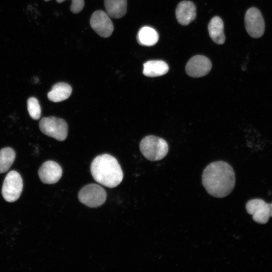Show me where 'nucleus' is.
<instances>
[{
  "instance_id": "14",
  "label": "nucleus",
  "mask_w": 272,
  "mask_h": 272,
  "mask_svg": "<svg viewBox=\"0 0 272 272\" xmlns=\"http://www.w3.org/2000/svg\"><path fill=\"white\" fill-rule=\"evenodd\" d=\"M143 74L148 77H156L166 74L169 71V66L161 60H149L143 64Z\"/></svg>"
},
{
  "instance_id": "1",
  "label": "nucleus",
  "mask_w": 272,
  "mask_h": 272,
  "mask_svg": "<svg viewBox=\"0 0 272 272\" xmlns=\"http://www.w3.org/2000/svg\"><path fill=\"white\" fill-rule=\"evenodd\" d=\"M202 184L212 196L223 198L228 195L235 185V175L228 163L218 161L211 163L204 169Z\"/></svg>"
},
{
  "instance_id": "21",
  "label": "nucleus",
  "mask_w": 272,
  "mask_h": 272,
  "mask_svg": "<svg viewBox=\"0 0 272 272\" xmlns=\"http://www.w3.org/2000/svg\"><path fill=\"white\" fill-rule=\"evenodd\" d=\"M65 0H56V2H57L58 3H62Z\"/></svg>"
},
{
  "instance_id": "5",
  "label": "nucleus",
  "mask_w": 272,
  "mask_h": 272,
  "mask_svg": "<svg viewBox=\"0 0 272 272\" xmlns=\"http://www.w3.org/2000/svg\"><path fill=\"white\" fill-rule=\"evenodd\" d=\"M105 190L98 184H89L84 186L78 193L79 201L90 208H97L106 201Z\"/></svg>"
},
{
  "instance_id": "12",
  "label": "nucleus",
  "mask_w": 272,
  "mask_h": 272,
  "mask_svg": "<svg viewBox=\"0 0 272 272\" xmlns=\"http://www.w3.org/2000/svg\"><path fill=\"white\" fill-rule=\"evenodd\" d=\"M175 15L179 24L183 26L188 25L196 18V7L192 2L182 1L178 4L176 7Z\"/></svg>"
},
{
  "instance_id": "10",
  "label": "nucleus",
  "mask_w": 272,
  "mask_h": 272,
  "mask_svg": "<svg viewBox=\"0 0 272 272\" xmlns=\"http://www.w3.org/2000/svg\"><path fill=\"white\" fill-rule=\"evenodd\" d=\"M212 66L211 61L207 57L197 55L192 57L185 66L186 74L193 78L201 77L207 75Z\"/></svg>"
},
{
  "instance_id": "13",
  "label": "nucleus",
  "mask_w": 272,
  "mask_h": 272,
  "mask_svg": "<svg viewBox=\"0 0 272 272\" xmlns=\"http://www.w3.org/2000/svg\"><path fill=\"white\" fill-rule=\"evenodd\" d=\"M209 35L212 40L218 44H223L225 41L224 23L219 16L213 17L208 25Z\"/></svg>"
},
{
  "instance_id": "3",
  "label": "nucleus",
  "mask_w": 272,
  "mask_h": 272,
  "mask_svg": "<svg viewBox=\"0 0 272 272\" xmlns=\"http://www.w3.org/2000/svg\"><path fill=\"white\" fill-rule=\"evenodd\" d=\"M140 149L147 159L156 161L163 159L167 155L169 146L163 139L150 135L142 139L140 144Z\"/></svg>"
},
{
  "instance_id": "15",
  "label": "nucleus",
  "mask_w": 272,
  "mask_h": 272,
  "mask_svg": "<svg viewBox=\"0 0 272 272\" xmlns=\"http://www.w3.org/2000/svg\"><path fill=\"white\" fill-rule=\"evenodd\" d=\"M72 92L71 86L67 83L59 82L54 84L47 94L48 99L53 102H59L67 99Z\"/></svg>"
},
{
  "instance_id": "22",
  "label": "nucleus",
  "mask_w": 272,
  "mask_h": 272,
  "mask_svg": "<svg viewBox=\"0 0 272 272\" xmlns=\"http://www.w3.org/2000/svg\"><path fill=\"white\" fill-rule=\"evenodd\" d=\"M270 205L271 217H272V202L270 203Z\"/></svg>"
},
{
  "instance_id": "7",
  "label": "nucleus",
  "mask_w": 272,
  "mask_h": 272,
  "mask_svg": "<svg viewBox=\"0 0 272 272\" xmlns=\"http://www.w3.org/2000/svg\"><path fill=\"white\" fill-rule=\"evenodd\" d=\"M245 27L248 34L253 38H258L263 35L265 23L258 9L251 7L247 11L245 15Z\"/></svg>"
},
{
  "instance_id": "6",
  "label": "nucleus",
  "mask_w": 272,
  "mask_h": 272,
  "mask_svg": "<svg viewBox=\"0 0 272 272\" xmlns=\"http://www.w3.org/2000/svg\"><path fill=\"white\" fill-rule=\"evenodd\" d=\"M23 187V182L20 174L13 170L6 176L2 189L4 199L9 202L16 201L20 197Z\"/></svg>"
},
{
  "instance_id": "23",
  "label": "nucleus",
  "mask_w": 272,
  "mask_h": 272,
  "mask_svg": "<svg viewBox=\"0 0 272 272\" xmlns=\"http://www.w3.org/2000/svg\"><path fill=\"white\" fill-rule=\"evenodd\" d=\"M44 1H46V2H47V1H49L50 0H44Z\"/></svg>"
},
{
  "instance_id": "4",
  "label": "nucleus",
  "mask_w": 272,
  "mask_h": 272,
  "mask_svg": "<svg viewBox=\"0 0 272 272\" xmlns=\"http://www.w3.org/2000/svg\"><path fill=\"white\" fill-rule=\"evenodd\" d=\"M39 127L43 133L59 141L65 140L67 136V124L60 118L54 116L43 117L39 122Z\"/></svg>"
},
{
  "instance_id": "20",
  "label": "nucleus",
  "mask_w": 272,
  "mask_h": 272,
  "mask_svg": "<svg viewBox=\"0 0 272 272\" xmlns=\"http://www.w3.org/2000/svg\"><path fill=\"white\" fill-rule=\"evenodd\" d=\"M70 10L74 14L80 12L83 9L85 5L84 0H72Z\"/></svg>"
},
{
  "instance_id": "11",
  "label": "nucleus",
  "mask_w": 272,
  "mask_h": 272,
  "mask_svg": "<svg viewBox=\"0 0 272 272\" xmlns=\"http://www.w3.org/2000/svg\"><path fill=\"white\" fill-rule=\"evenodd\" d=\"M62 174L60 166L53 161H47L43 163L38 170L40 180L45 184H52L57 182Z\"/></svg>"
},
{
  "instance_id": "2",
  "label": "nucleus",
  "mask_w": 272,
  "mask_h": 272,
  "mask_svg": "<svg viewBox=\"0 0 272 272\" xmlns=\"http://www.w3.org/2000/svg\"><path fill=\"white\" fill-rule=\"evenodd\" d=\"M90 170L97 182L109 188L118 186L123 177V172L117 159L107 154L95 157L91 163Z\"/></svg>"
},
{
  "instance_id": "19",
  "label": "nucleus",
  "mask_w": 272,
  "mask_h": 272,
  "mask_svg": "<svg viewBox=\"0 0 272 272\" xmlns=\"http://www.w3.org/2000/svg\"><path fill=\"white\" fill-rule=\"evenodd\" d=\"M27 109L30 117L38 120L41 116V107L39 101L35 97H32L27 100Z\"/></svg>"
},
{
  "instance_id": "18",
  "label": "nucleus",
  "mask_w": 272,
  "mask_h": 272,
  "mask_svg": "<svg viewBox=\"0 0 272 272\" xmlns=\"http://www.w3.org/2000/svg\"><path fill=\"white\" fill-rule=\"evenodd\" d=\"M16 158L15 151L6 147L0 150V174L7 172L13 164Z\"/></svg>"
},
{
  "instance_id": "16",
  "label": "nucleus",
  "mask_w": 272,
  "mask_h": 272,
  "mask_svg": "<svg viewBox=\"0 0 272 272\" xmlns=\"http://www.w3.org/2000/svg\"><path fill=\"white\" fill-rule=\"evenodd\" d=\"M107 14L111 18L119 19L123 17L127 11L126 0H104Z\"/></svg>"
},
{
  "instance_id": "8",
  "label": "nucleus",
  "mask_w": 272,
  "mask_h": 272,
  "mask_svg": "<svg viewBox=\"0 0 272 272\" xmlns=\"http://www.w3.org/2000/svg\"><path fill=\"white\" fill-rule=\"evenodd\" d=\"M91 28L100 36L107 38L113 31V23L107 13L102 10L94 12L90 20Z\"/></svg>"
},
{
  "instance_id": "17",
  "label": "nucleus",
  "mask_w": 272,
  "mask_h": 272,
  "mask_svg": "<svg viewBox=\"0 0 272 272\" xmlns=\"http://www.w3.org/2000/svg\"><path fill=\"white\" fill-rule=\"evenodd\" d=\"M159 35L157 31L152 27L144 26L138 32L137 40L139 44L143 46H151L157 43Z\"/></svg>"
},
{
  "instance_id": "9",
  "label": "nucleus",
  "mask_w": 272,
  "mask_h": 272,
  "mask_svg": "<svg viewBox=\"0 0 272 272\" xmlns=\"http://www.w3.org/2000/svg\"><path fill=\"white\" fill-rule=\"evenodd\" d=\"M247 213L259 224H266L271 217L270 205L259 198L249 200L246 205Z\"/></svg>"
}]
</instances>
